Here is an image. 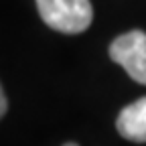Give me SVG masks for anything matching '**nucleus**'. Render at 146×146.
Wrapping results in <instances>:
<instances>
[{
    "mask_svg": "<svg viewBox=\"0 0 146 146\" xmlns=\"http://www.w3.org/2000/svg\"><path fill=\"white\" fill-rule=\"evenodd\" d=\"M6 110H8V100H6V96H4L2 85H0V118L6 114Z\"/></svg>",
    "mask_w": 146,
    "mask_h": 146,
    "instance_id": "obj_4",
    "label": "nucleus"
},
{
    "mask_svg": "<svg viewBox=\"0 0 146 146\" xmlns=\"http://www.w3.org/2000/svg\"><path fill=\"white\" fill-rule=\"evenodd\" d=\"M65 146H77V144H75V142H67Z\"/></svg>",
    "mask_w": 146,
    "mask_h": 146,
    "instance_id": "obj_5",
    "label": "nucleus"
},
{
    "mask_svg": "<svg viewBox=\"0 0 146 146\" xmlns=\"http://www.w3.org/2000/svg\"><path fill=\"white\" fill-rule=\"evenodd\" d=\"M116 128L126 140L146 142V98H140L126 106L118 114Z\"/></svg>",
    "mask_w": 146,
    "mask_h": 146,
    "instance_id": "obj_3",
    "label": "nucleus"
},
{
    "mask_svg": "<svg viewBox=\"0 0 146 146\" xmlns=\"http://www.w3.org/2000/svg\"><path fill=\"white\" fill-rule=\"evenodd\" d=\"M110 59L122 65L134 81L146 85V33L130 31L112 41Z\"/></svg>",
    "mask_w": 146,
    "mask_h": 146,
    "instance_id": "obj_2",
    "label": "nucleus"
},
{
    "mask_svg": "<svg viewBox=\"0 0 146 146\" xmlns=\"http://www.w3.org/2000/svg\"><path fill=\"white\" fill-rule=\"evenodd\" d=\"M36 10L47 27L65 35L83 33L94 21L89 0H36Z\"/></svg>",
    "mask_w": 146,
    "mask_h": 146,
    "instance_id": "obj_1",
    "label": "nucleus"
}]
</instances>
